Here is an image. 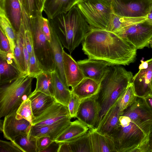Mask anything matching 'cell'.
<instances>
[{
	"label": "cell",
	"instance_id": "obj_1",
	"mask_svg": "<svg viewBox=\"0 0 152 152\" xmlns=\"http://www.w3.org/2000/svg\"><path fill=\"white\" fill-rule=\"evenodd\" d=\"M152 109L145 99L137 97L119 117V126L111 137L117 152H150Z\"/></svg>",
	"mask_w": 152,
	"mask_h": 152
},
{
	"label": "cell",
	"instance_id": "obj_2",
	"mask_svg": "<svg viewBox=\"0 0 152 152\" xmlns=\"http://www.w3.org/2000/svg\"><path fill=\"white\" fill-rule=\"evenodd\" d=\"M82 50L88 58L112 65H128L135 60V47L114 33L91 28L82 42Z\"/></svg>",
	"mask_w": 152,
	"mask_h": 152
},
{
	"label": "cell",
	"instance_id": "obj_3",
	"mask_svg": "<svg viewBox=\"0 0 152 152\" xmlns=\"http://www.w3.org/2000/svg\"><path fill=\"white\" fill-rule=\"evenodd\" d=\"M48 20L49 26L70 53L82 42L91 29L76 5Z\"/></svg>",
	"mask_w": 152,
	"mask_h": 152
},
{
	"label": "cell",
	"instance_id": "obj_4",
	"mask_svg": "<svg viewBox=\"0 0 152 152\" xmlns=\"http://www.w3.org/2000/svg\"><path fill=\"white\" fill-rule=\"evenodd\" d=\"M133 76L131 72L120 65L110 66L100 83L97 94L101 108L99 122L131 82Z\"/></svg>",
	"mask_w": 152,
	"mask_h": 152
},
{
	"label": "cell",
	"instance_id": "obj_5",
	"mask_svg": "<svg viewBox=\"0 0 152 152\" xmlns=\"http://www.w3.org/2000/svg\"><path fill=\"white\" fill-rule=\"evenodd\" d=\"M34 77L27 73L21 74L11 83L0 86V118L16 111L32 93Z\"/></svg>",
	"mask_w": 152,
	"mask_h": 152
},
{
	"label": "cell",
	"instance_id": "obj_6",
	"mask_svg": "<svg viewBox=\"0 0 152 152\" xmlns=\"http://www.w3.org/2000/svg\"><path fill=\"white\" fill-rule=\"evenodd\" d=\"M91 28L107 30L113 14L105 0H82L77 4Z\"/></svg>",
	"mask_w": 152,
	"mask_h": 152
},
{
	"label": "cell",
	"instance_id": "obj_7",
	"mask_svg": "<svg viewBox=\"0 0 152 152\" xmlns=\"http://www.w3.org/2000/svg\"><path fill=\"white\" fill-rule=\"evenodd\" d=\"M42 12L38 11L35 17L30 18L35 53L45 71L52 72L56 67L53 50L50 43L42 31L41 26Z\"/></svg>",
	"mask_w": 152,
	"mask_h": 152
},
{
	"label": "cell",
	"instance_id": "obj_8",
	"mask_svg": "<svg viewBox=\"0 0 152 152\" xmlns=\"http://www.w3.org/2000/svg\"><path fill=\"white\" fill-rule=\"evenodd\" d=\"M134 45L137 49L149 47L152 38V24L146 20L122 28L114 33Z\"/></svg>",
	"mask_w": 152,
	"mask_h": 152
},
{
	"label": "cell",
	"instance_id": "obj_9",
	"mask_svg": "<svg viewBox=\"0 0 152 152\" xmlns=\"http://www.w3.org/2000/svg\"><path fill=\"white\" fill-rule=\"evenodd\" d=\"M113 13L130 18L145 17L149 12L151 0H110Z\"/></svg>",
	"mask_w": 152,
	"mask_h": 152
},
{
	"label": "cell",
	"instance_id": "obj_10",
	"mask_svg": "<svg viewBox=\"0 0 152 152\" xmlns=\"http://www.w3.org/2000/svg\"><path fill=\"white\" fill-rule=\"evenodd\" d=\"M138 72L133 76L132 83L137 97L144 98L152 93V58L144 61H141Z\"/></svg>",
	"mask_w": 152,
	"mask_h": 152
},
{
	"label": "cell",
	"instance_id": "obj_11",
	"mask_svg": "<svg viewBox=\"0 0 152 152\" xmlns=\"http://www.w3.org/2000/svg\"><path fill=\"white\" fill-rule=\"evenodd\" d=\"M100 111L97 94L81 101L76 118L89 128H96L99 122Z\"/></svg>",
	"mask_w": 152,
	"mask_h": 152
},
{
	"label": "cell",
	"instance_id": "obj_12",
	"mask_svg": "<svg viewBox=\"0 0 152 152\" xmlns=\"http://www.w3.org/2000/svg\"><path fill=\"white\" fill-rule=\"evenodd\" d=\"M70 116L67 107L56 101L32 121L31 125L41 126L52 124Z\"/></svg>",
	"mask_w": 152,
	"mask_h": 152
},
{
	"label": "cell",
	"instance_id": "obj_13",
	"mask_svg": "<svg viewBox=\"0 0 152 152\" xmlns=\"http://www.w3.org/2000/svg\"><path fill=\"white\" fill-rule=\"evenodd\" d=\"M16 111L5 116L3 120L2 132L4 137L12 141L18 135L28 133L31 125L30 122L24 118H17Z\"/></svg>",
	"mask_w": 152,
	"mask_h": 152
},
{
	"label": "cell",
	"instance_id": "obj_14",
	"mask_svg": "<svg viewBox=\"0 0 152 152\" xmlns=\"http://www.w3.org/2000/svg\"><path fill=\"white\" fill-rule=\"evenodd\" d=\"M84 77L100 83L112 65L104 61L89 58L77 62Z\"/></svg>",
	"mask_w": 152,
	"mask_h": 152
},
{
	"label": "cell",
	"instance_id": "obj_15",
	"mask_svg": "<svg viewBox=\"0 0 152 152\" xmlns=\"http://www.w3.org/2000/svg\"><path fill=\"white\" fill-rule=\"evenodd\" d=\"M69 116L61 121L52 124L41 126L31 125L28 134L37 138L49 136L54 141L66 128L71 123Z\"/></svg>",
	"mask_w": 152,
	"mask_h": 152
},
{
	"label": "cell",
	"instance_id": "obj_16",
	"mask_svg": "<svg viewBox=\"0 0 152 152\" xmlns=\"http://www.w3.org/2000/svg\"><path fill=\"white\" fill-rule=\"evenodd\" d=\"M117 101L102 117L95 128L99 132L110 137L119 127V117L122 114L118 106Z\"/></svg>",
	"mask_w": 152,
	"mask_h": 152
},
{
	"label": "cell",
	"instance_id": "obj_17",
	"mask_svg": "<svg viewBox=\"0 0 152 152\" xmlns=\"http://www.w3.org/2000/svg\"><path fill=\"white\" fill-rule=\"evenodd\" d=\"M63 66L67 83L71 88L78 84L84 77L78 63L71 56L63 51Z\"/></svg>",
	"mask_w": 152,
	"mask_h": 152
},
{
	"label": "cell",
	"instance_id": "obj_18",
	"mask_svg": "<svg viewBox=\"0 0 152 152\" xmlns=\"http://www.w3.org/2000/svg\"><path fill=\"white\" fill-rule=\"evenodd\" d=\"M93 152H117L111 137L103 134L95 128H89L88 131Z\"/></svg>",
	"mask_w": 152,
	"mask_h": 152
},
{
	"label": "cell",
	"instance_id": "obj_19",
	"mask_svg": "<svg viewBox=\"0 0 152 152\" xmlns=\"http://www.w3.org/2000/svg\"><path fill=\"white\" fill-rule=\"evenodd\" d=\"M2 9L16 32L20 29L22 20V10L20 0H0Z\"/></svg>",
	"mask_w": 152,
	"mask_h": 152
},
{
	"label": "cell",
	"instance_id": "obj_20",
	"mask_svg": "<svg viewBox=\"0 0 152 152\" xmlns=\"http://www.w3.org/2000/svg\"><path fill=\"white\" fill-rule=\"evenodd\" d=\"M50 27L51 34V40L50 43L53 53L56 67L55 70L61 80L68 86L64 69L63 58L64 47L54 30L50 26Z\"/></svg>",
	"mask_w": 152,
	"mask_h": 152
},
{
	"label": "cell",
	"instance_id": "obj_21",
	"mask_svg": "<svg viewBox=\"0 0 152 152\" xmlns=\"http://www.w3.org/2000/svg\"><path fill=\"white\" fill-rule=\"evenodd\" d=\"M53 97L56 102L67 107L72 92L69 87L61 80L56 70L51 72Z\"/></svg>",
	"mask_w": 152,
	"mask_h": 152
},
{
	"label": "cell",
	"instance_id": "obj_22",
	"mask_svg": "<svg viewBox=\"0 0 152 152\" xmlns=\"http://www.w3.org/2000/svg\"><path fill=\"white\" fill-rule=\"evenodd\" d=\"M99 88L100 83L91 79L84 77L71 90L72 93L82 101L97 95Z\"/></svg>",
	"mask_w": 152,
	"mask_h": 152
},
{
	"label": "cell",
	"instance_id": "obj_23",
	"mask_svg": "<svg viewBox=\"0 0 152 152\" xmlns=\"http://www.w3.org/2000/svg\"><path fill=\"white\" fill-rule=\"evenodd\" d=\"M89 129L87 126L77 119L71 121L54 141L59 143L69 142L86 134Z\"/></svg>",
	"mask_w": 152,
	"mask_h": 152
},
{
	"label": "cell",
	"instance_id": "obj_24",
	"mask_svg": "<svg viewBox=\"0 0 152 152\" xmlns=\"http://www.w3.org/2000/svg\"><path fill=\"white\" fill-rule=\"evenodd\" d=\"M28 98L31 102L33 113L35 117L40 115L56 101L51 96L34 91Z\"/></svg>",
	"mask_w": 152,
	"mask_h": 152
},
{
	"label": "cell",
	"instance_id": "obj_25",
	"mask_svg": "<svg viewBox=\"0 0 152 152\" xmlns=\"http://www.w3.org/2000/svg\"><path fill=\"white\" fill-rule=\"evenodd\" d=\"M21 74L17 66L8 63L0 58V86L11 83Z\"/></svg>",
	"mask_w": 152,
	"mask_h": 152
},
{
	"label": "cell",
	"instance_id": "obj_26",
	"mask_svg": "<svg viewBox=\"0 0 152 152\" xmlns=\"http://www.w3.org/2000/svg\"><path fill=\"white\" fill-rule=\"evenodd\" d=\"M70 0H46L43 11L48 20L67 11Z\"/></svg>",
	"mask_w": 152,
	"mask_h": 152
},
{
	"label": "cell",
	"instance_id": "obj_27",
	"mask_svg": "<svg viewBox=\"0 0 152 152\" xmlns=\"http://www.w3.org/2000/svg\"><path fill=\"white\" fill-rule=\"evenodd\" d=\"M0 29L2 30L9 41L11 50L14 56L17 32L7 17L4 10L0 8Z\"/></svg>",
	"mask_w": 152,
	"mask_h": 152
},
{
	"label": "cell",
	"instance_id": "obj_28",
	"mask_svg": "<svg viewBox=\"0 0 152 152\" xmlns=\"http://www.w3.org/2000/svg\"><path fill=\"white\" fill-rule=\"evenodd\" d=\"M146 18L121 17L113 13L107 31L114 33L125 27L144 21Z\"/></svg>",
	"mask_w": 152,
	"mask_h": 152
},
{
	"label": "cell",
	"instance_id": "obj_29",
	"mask_svg": "<svg viewBox=\"0 0 152 152\" xmlns=\"http://www.w3.org/2000/svg\"><path fill=\"white\" fill-rule=\"evenodd\" d=\"M23 29L20 26L19 31L17 32L14 56L18 68L21 74L26 73L23 49Z\"/></svg>",
	"mask_w": 152,
	"mask_h": 152
},
{
	"label": "cell",
	"instance_id": "obj_30",
	"mask_svg": "<svg viewBox=\"0 0 152 152\" xmlns=\"http://www.w3.org/2000/svg\"><path fill=\"white\" fill-rule=\"evenodd\" d=\"M51 72L44 71L37 75L34 91H39L53 97Z\"/></svg>",
	"mask_w": 152,
	"mask_h": 152
},
{
	"label": "cell",
	"instance_id": "obj_31",
	"mask_svg": "<svg viewBox=\"0 0 152 152\" xmlns=\"http://www.w3.org/2000/svg\"><path fill=\"white\" fill-rule=\"evenodd\" d=\"M137 97L131 82L118 100V105L121 112L122 114L135 102Z\"/></svg>",
	"mask_w": 152,
	"mask_h": 152
},
{
	"label": "cell",
	"instance_id": "obj_32",
	"mask_svg": "<svg viewBox=\"0 0 152 152\" xmlns=\"http://www.w3.org/2000/svg\"><path fill=\"white\" fill-rule=\"evenodd\" d=\"M37 137L25 133L17 136L13 141L24 152H37Z\"/></svg>",
	"mask_w": 152,
	"mask_h": 152
},
{
	"label": "cell",
	"instance_id": "obj_33",
	"mask_svg": "<svg viewBox=\"0 0 152 152\" xmlns=\"http://www.w3.org/2000/svg\"><path fill=\"white\" fill-rule=\"evenodd\" d=\"M68 142L73 152H93L90 137L88 132Z\"/></svg>",
	"mask_w": 152,
	"mask_h": 152
},
{
	"label": "cell",
	"instance_id": "obj_34",
	"mask_svg": "<svg viewBox=\"0 0 152 152\" xmlns=\"http://www.w3.org/2000/svg\"><path fill=\"white\" fill-rule=\"evenodd\" d=\"M16 117L18 119L24 118L31 124L35 118L31 108V102L28 98L21 104L16 111Z\"/></svg>",
	"mask_w": 152,
	"mask_h": 152
},
{
	"label": "cell",
	"instance_id": "obj_35",
	"mask_svg": "<svg viewBox=\"0 0 152 152\" xmlns=\"http://www.w3.org/2000/svg\"><path fill=\"white\" fill-rule=\"evenodd\" d=\"M44 71L45 70L43 66L38 59L34 49H33L29 55L27 74L35 78L37 75Z\"/></svg>",
	"mask_w": 152,
	"mask_h": 152
},
{
	"label": "cell",
	"instance_id": "obj_36",
	"mask_svg": "<svg viewBox=\"0 0 152 152\" xmlns=\"http://www.w3.org/2000/svg\"><path fill=\"white\" fill-rule=\"evenodd\" d=\"M81 101L76 95L72 93L67 107L70 116L72 118H76Z\"/></svg>",
	"mask_w": 152,
	"mask_h": 152
},
{
	"label": "cell",
	"instance_id": "obj_37",
	"mask_svg": "<svg viewBox=\"0 0 152 152\" xmlns=\"http://www.w3.org/2000/svg\"><path fill=\"white\" fill-rule=\"evenodd\" d=\"M0 152H24L14 141L0 140Z\"/></svg>",
	"mask_w": 152,
	"mask_h": 152
},
{
	"label": "cell",
	"instance_id": "obj_38",
	"mask_svg": "<svg viewBox=\"0 0 152 152\" xmlns=\"http://www.w3.org/2000/svg\"><path fill=\"white\" fill-rule=\"evenodd\" d=\"M30 18L35 17L38 12L35 0H20Z\"/></svg>",
	"mask_w": 152,
	"mask_h": 152
},
{
	"label": "cell",
	"instance_id": "obj_39",
	"mask_svg": "<svg viewBox=\"0 0 152 152\" xmlns=\"http://www.w3.org/2000/svg\"><path fill=\"white\" fill-rule=\"evenodd\" d=\"M53 141L49 136H42L37 138V152H42Z\"/></svg>",
	"mask_w": 152,
	"mask_h": 152
},
{
	"label": "cell",
	"instance_id": "obj_40",
	"mask_svg": "<svg viewBox=\"0 0 152 152\" xmlns=\"http://www.w3.org/2000/svg\"><path fill=\"white\" fill-rule=\"evenodd\" d=\"M42 28L43 33L47 40L50 43L51 40V34L48 19L43 17L41 20Z\"/></svg>",
	"mask_w": 152,
	"mask_h": 152
},
{
	"label": "cell",
	"instance_id": "obj_41",
	"mask_svg": "<svg viewBox=\"0 0 152 152\" xmlns=\"http://www.w3.org/2000/svg\"><path fill=\"white\" fill-rule=\"evenodd\" d=\"M0 50L8 52L11 50L9 41L2 30L0 29Z\"/></svg>",
	"mask_w": 152,
	"mask_h": 152
},
{
	"label": "cell",
	"instance_id": "obj_42",
	"mask_svg": "<svg viewBox=\"0 0 152 152\" xmlns=\"http://www.w3.org/2000/svg\"><path fill=\"white\" fill-rule=\"evenodd\" d=\"M59 143L53 141L42 152H58Z\"/></svg>",
	"mask_w": 152,
	"mask_h": 152
},
{
	"label": "cell",
	"instance_id": "obj_43",
	"mask_svg": "<svg viewBox=\"0 0 152 152\" xmlns=\"http://www.w3.org/2000/svg\"><path fill=\"white\" fill-rule=\"evenodd\" d=\"M58 152H73L68 142L60 143Z\"/></svg>",
	"mask_w": 152,
	"mask_h": 152
},
{
	"label": "cell",
	"instance_id": "obj_44",
	"mask_svg": "<svg viewBox=\"0 0 152 152\" xmlns=\"http://www.w3.org/2000/svg\"><path fill=\"white\" fill-rule=\"evenodd\" d=\"M46 0H35L36 5L38 11L42 12Z\"/></svg>",
	"mask_w": 152,
	"mask_h": 152
},
{
	"label": "cell",
	"instance_id": "obj_45",
	"mask_svg": "<svg viewBox=\"0 0 152 152\" xmlns=\"http://www.w3.org/2000/svg\"><path fill=\"white\" fill-rule=\"evenodd\" d=\"M144 99L146 102L152 109V93L148 94Z\"/></svg>",
	"mask_w": 152,
	"mask_h": 152
},
{
	"label": "cell",
	"instance_id": "obj_46",
	"mask_svg": "<svg viewBox=\"0 0 152 152\" xmlns=\"http://www.w3.org/2000/svg\"><path fill=\"white\" fill-rule=\"evenodd\" d=\"M82 0H70L68 11L69 10L74 6L76 5L79 1Z\"/></svg>",
	"mask_w": 152,
	"mask_h": 152
},
{
	"label": "cell",
	"instance_id": "obj_47",
	"mask_svg": "<svg viewBox=\"0 0 152 152\" xmlns=\"http://www.w3.org/2000/svg\"><path fill=\"white\" fill-rule=\"evenodd\" d=\"M148 144L150 152H152V131L149 135Z\"/></svg>",
	"mask_w": 152,
	"mask_h": 152
},
{
	"label": "cell",
	"instance_id": "obj_48",
	"mask_svg": "<svg viewBox=\"0 0 152 152\" xmlns=\"http://www.w3.org/2000/svg\"><path fill=\"white\" fill-rule=\"evenodd\" d=\"M146 20L152 24V11L150 12L146 16Z\"/></svg>",
	"mask_w": 152,
	"mask_h": 152
},
{
	"label": "cell",
	"instance_id": "obj_49",
	"mask_svg": "<svg viewBox=\"0 0 152 152\" xmlns=\"http://www.w3.org/2000/svg\"><path fill=\"white\" fill-rule=\"evenodd\" d=\"M3 124V120H0V130L2 132Z\"/></svg>",
	"mask_w": 152,
	"mask_h": 152
},
{
	"label": "cell",
	"instance_id": "obj_50",
	"mask_svg": "<svg viewBox=\"0 0 152 152\" xmlns=\"http://www.w3.org/2000/svg\"><path fill=\"white\" fill-rule=\"evenodd\" d=\"M152 1V0H151ZM151 11H152V5H151V7L150 8V11H149V12H151Z\"/></svg>",
	"mask_w": 152,
	"mask_h": 152
},
{
	"label": "cell",
	"instance_id": "obj_51",
	"mask_svg": "<svg viewBox=\"0 0 152 152\" xmlns=\"http://www.w3.org/2000/svg\"><path fill=\"white\" fill-rule=\"evenodd\" d=\"M150 44H152V38H151V40L149 42V45Z\"/></svg>",
	"mask_w": 152,
	"mask_h": 152
},
{
	"label": "cell",
	"instance_id": "obj_52",
	"mask_svg": "<svg viewBox=\"0 0 152 152\" xmlns=\"http://www.w3.org/2000/svg\"><path fill=\"white\" fill-rule=\"evenodd\" d=\"M150 46L152 48V44H150Z\"/></svg>",
	"mask_w": 152,
	"mask_h": 152
},
{
	"label": "cell",
	"instance_id": "obj_53",
	"mask_svg": "<svg viewBox=\"0 0 152 152\" xmlns=\"http://www.w3.org/2000/svg\"><path fill=\"white\" fill-rule=\"evenodd\" d=\"M151 88H152V79L151 83Z\"/></svg>",
	"mask_w": 152,
	"mask_h": 152
}]
</instances>
